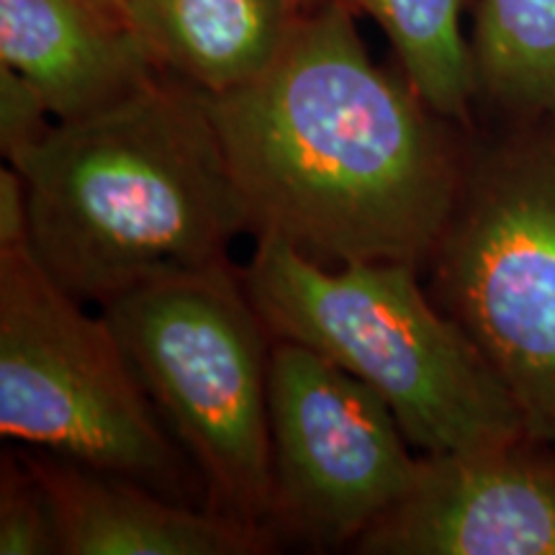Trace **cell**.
Masks as SVG:
<instances>
[{
	"label": "cell",
	"instance_id": "obj_1",
	"mask_svg": "<svg viewBox=\"0 0 555 555\" xmlns=\"http://www.w3.org/2000/svg\"><path fill=\"white\" fill-rule=\"evenodd\" d=\"M347 0L296 18L247 86L206 95L253 232L322 266L433 258L461 172L440 116L367 54Z\"/></svg>",
	"mask_w": 555,
	"mask_h": 555
},
{
	"label": "cell",
	"instance_id": "obj_2",
	"mask_svg": "<svg viewBox=\"0 0 555 555\" xmlns=\"http://www.w3.org/2000/svg\"><path fill=\"white\" fill-rule=\"evenodd\" d=\"M29 193V249L82 304L227 266L253 229L206 93L159 73L101 114L52 124L11 163Z\"/></svg>",
	"mask_w": 555,
	"mask_h": 555
},
{
	"label": "cell",
	"instance_id": "obj_3",
	"mask_svg": "<svg viewBox=\"0 0 555 555\" xmlns=\"http://www.w3.org/2000/svg\"><path fill=\"white\" fill-rule=\"evenodd\" d=\"M275 339L307 345L363 380L425 455L527 437L502 378L406 262L322 266L258 234L242 273Z\"/></svg>",
	"mask_w": 555,
	"mask_h": 555
},
{
	"label": "cell",
	"instance_id": "obj_4",
	"mask_svg": "<svg viewBox=\"0 0 555 555\" xmlns=\"http://www.w3.org/2000/svg\"><path fill=\"white\" fill-rule=\"evenodd\" d=\"M101 311L159 420L198 468L211 509L253 525L275 515L273 332L245 281L227 262L127 291Z\"/></svg>",
	"mask_w": 555,
	"mask_h": 555
},
{
	"label": "cell",
	"instance_id": "obj_5",
	"mask_svg": "<svg viewBox=\"0 0 555 555\" xmlns=\"http://www.w3.org/2000/svg\"><path fill=\"white\" fill-rule=\"evenodd\" d=\"M0 435L168 496L189 476L106 317H90L29 247L0 249Z\"/></svg>",
	"mask_w": 555,
	"mask_h": 555
},
{
	"label": "cell",
	"instance_id": "obj_6",
	"mask_svg": "<svg viewBox=\"0 0 555 555\" xmlns=\"http://www.w3.org/2000/svg\"><path fill=\"white\" fill-rule=\"evenodd\" d=\"M433 258L440 307L502 378L527 437L555 448V137L478 159Z\"/></svg>",
	"mask_w": 555,
	"mask_h": 555
},
{
	"label": "cell",
	"instance_id": "obj_7",
	"mask_svg": "<svg viewBox=\"0 0 555 555\" xmlns=\"http://www.w3.org/2000/svg\"><path fill=\"white\" fill-rule=\"evenodd\" d=\"M268 399L275 517L296 532L358 540L406 494L420 457L391 406L345 367L278 339Z\"/></svg>",
	"mask_w": 555,
	"mask_h": 555
},
{
	"label": "cell",
	"instance_id": "obj_8",
	"mask_svg": "<svg viewBox=\"0 0 555 555\" xmlns=\"http://www.w3.org/2000/svg\"><path fill=\"white\" fill-rule=\"evenodd\" d=\"M371 555H555V448L522 440L420 457L358 540Z\"/></svg>",
	"mask_w": 555,
	"mask_h": 555
},
{
	"label": "cell",
	"instance_id": "obj_9",
	"mask_svg": "<svg viewBox=\"0 0 555 555\" xmlns=\"http://www.w3.org/2000/svg\"><path fill=\"white\" fill-rule=\"evenodd\" d=\"M0 62L44 95L57 121L101 114L159 75L114 5L99 0H0Z\"/></svg>",
	"mask_w": 555,
	"mask_h": 555
},
{
	"label": "cell",
	"instance_id": "obj_10",
	"mask_svg": "<svg viewBox=\"0 0 555 555\" xmlns=\"http://www.w3.org/2000/svg\"><path fill=\"white\" fill-rule=\"evenodd\" d=\"M29 463L52 499L65 555H255L270 545L260 525L180 504L131 478L52 455Z\"/></svg>",
	"mask_w": 555,
	"mask_h": 555
},
{
	"label": "cell",
	"instance_id": "obj_11",
	"mask_svg": "<svg viewBox=\"0 0 555 555\" xmlns=\"http://www.w3.org/2000/svg\"><path fill=\"white\" fill-rule=\"evenodd\" d=\"M114 9L159 73L206 95L266 73L301 16L288 0H114Z\"/></svg>",
	"mask_w": 555,
	"mask_h": 555
},
{
	"label": "cell",
	"instance_id": "obj_12",
	"mask_svg": "<svg viewBox=\"0 0 555 555\" xmlns=\"http://www.w3.org/2000/svg\"><path fill=\"white\" fill-rule=\"evenodd\" d=\"M386 31L401 78L440 119L463 121L478 90L474 50L463 37V0H347Z\"/></svg>",
	"mask_w": 555,
	"mask_h": 555
},
{
	"label": "cell",
	"instance_id": "obj_13",
	"mask_svg": "<svg viewBox=\"0 0 555 555\" xmlns=\"http://www.w3.org/2000/svg\"><path fill=\"white\" fill-rule=\"evenodd\" d=\"M474 57L506 108L555 114V0H478Z\"/></svg>",
	"mask_w": 555,
	"mask_h": 555
},
{
	"label": "cell",
	"instance_id": "obj_14",
	"mask_svg": "<svg viewBox=\"0 0 555 555\" xmlns=\"http://www.w3.org/2000/svg\"><path fill=\"white\" fill-rule=\"evenodd\" d=\"M60 553L52 499L29 461L18 466L3 455L0 476V555Z\"/></svg>",
	"mask_w": 555,
	"mask_h": 555
},
{
	"label": "cell",
	"instance_id": "obj_15",
	"mask_svg": "<svg viewBox=\"0 0 555 555\" xmlns=\"http://www.w3.org/2000/svg\"><path fill=\"white\" fill-rule=\"evenodd\" d=\"M52 116L44 95L24 75L0 62V150L9 163L50 134Z\"/></svg>",
	"mask_w": 555,
	"mask_h": 555
},
{
	"label": "cell",
	"instance_id": "obj_16",
	"mask_svg": "<svg viewBox=\"0 0 555 555\" xmlns=\"http://www.w3.org/2000/svg\"><path fill=\"white\" fill-rule=\"evenodd\" d=\"M11 247H29V193L13 165L0 170V249Z\"/></svg>",
	"mask_w": 555,
	"mask_h": 555
},
{
	"label": "cell",
	"instance_id": "obj_17",
	"mask_svg": "<svg viewBox=\"0 0 555 555\" xmlns=\"http://www.w3.org/2000/svg\"><path fill=\"white\" fill-rule=\"evenodd\" d=\"M288 3L294 5L298 13H307L311 9H319L322 3H327V0H288Z\"/></svg>",
	"mask_w": 555,
	"mask_h": 555
},
{
	"label": "cell",
	"instance_id": "obj_18",
	"mask_svg": "<svg viewBox=\"0 0 555 555\" xmlns=\"http://www.w3.org/2000/svg\"><path fill=\"white\" fill-rule=\"evenodd\" d=\"M99 3H106V5H114V0H99Z\"/></svg>",
	"mask_w": 555,
	"mask_h": 555
}]
</instances>
